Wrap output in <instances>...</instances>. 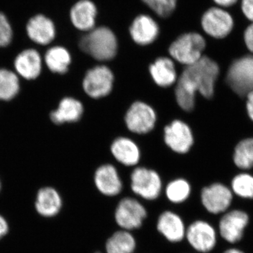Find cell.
I'll list each match as a JSON object with an SVG mask.
<instances>
[{
    "instance_id": "6da1fadb",
    "label": "cell",
    "mask_w": 253,
    "mask_h": 253,
    "mask_svg": "<svg viewBox=\"0 0 253 253\" xmlns=\"http://www.w3.org/2000/svg\"><path fill=\"white\" fill-rule=\"evenodd\" d=\"M219 73L217 63L206 56L186 66L175 89L176 102L180 108L185 111L194 109L196 91L207 99L212 97Z\"/></svg>"
},
{
    "instance_id": "7a4b0ae2",
    "label": "cell",
    "mask_w": 253,
    "mask_h": 253,
    "mask_svg": "<svg viewBox=\"0 0 253 253\" xmlns=\"http://www.w3.org/2000/svg\"><path fill=\"white\" fill-rule=\"evenodd\" d=\"M80 49L100 61H110L117 54L118 40L109 28L100 26L87 32L79 41Z\"/></svg>"
},
{
    "instance_id": "3957f363",
    "label": "cell",
    "mask_w": 253,
    "mask_h": 253,
    "mask_svg": "<svg viewBox=\"0 0 253 253\" xmlns=\"http://www.w3.org/2000/svg\"><path fill=\"white\" fill-rule=\"evenodd\" d=\"M206 41L201 34L195 32L184 33L173 42L169 48L172 59L186 66L199 61L203 56Z\"/></svg>"
},
{
    "instance_id": "277c9868",
    "label": "cell",
    "mask_w": 253,
    "mask_h": 253,
    "mask_svg": "<svg viewBox=\"0 0 253 253\" xmlns=\"http://www.w3.org/2000/svg\"><path fill=\"white\" fill-rule=\"evenodd\" d=\"M226 83L239 96H247L253 91V56L234 61L228 71Z\"/></svg>"
},
{
    "instance_id": "5b68a950",
    "label": "cell",
    "mask_w": 253,
    "mask_h": 253,
    "mask_svg": "<svg viewBox=\"0 0 253 253\" xmlns=\"http://www.w3.org/2000/svg\"><path fill=\"white\" fill-rule=\"evenodd\" d=\"M147 217L146 208L139 201L126 197L118 203L114 213L115 221L121 229L131 231L139 229Z\"/></svg>"
},
{
    "instance_id": "8992f818",
    "label": "cell",
    "mask_w": 253,
    "mask_h": 253,
    "mask_svg": "<svg viewBox=\"0 0 253 253\" xmlns=\"http://www.w3.org/2000/svg\"><path fill=\"white\" fill-rule=\"evenodd\" d=\"M185 238L196 252L208 253L215 249L217 232L211 223L198 219L186 228Z\"/></svg>"
},
{
    "instance_id": "52a82bcc",
    "label": "cell",
    "mask_w": 253,
    "mask_h": 253,
    "mask_svg": "<svg viewBox=\"0 0 253 253\" xmlns=\"http://www.w3.org/2000/svg\"><path fill=\"white\" fill-rule=\"evenodd\" d=\"M249 222V214L246 211L239 209L229 210L222 214L219 221V235L228 244H237L244 238Z\"/></svg>"
},
{
    "instance_id": "ba28073f",
    "label": "cell",
    "mask_w": 253,
    "mask_h": 253,
    "mask_svg": "<svg viewBox=\"0 0 253 253\" xmlns=\"http://www.w3.org/2000/svg\"><path fill=\"white\" fill-rule=\"evenodd\" d=\"M201 24L208 36L216 39H222L232 32L234 20L230 13L224 8L214 6L203 14Z\"/></svg>"
},
{
    "instance_id": "9c48e42d",
    "label": "cell",
    "mask_w": 253,
    "mask_h": 253,
    "mask_svg": "<svg viewBox=\"0 0 253 253\" xmlns=\"http://www.w3.org/2000/svg\"><path fill=\"white\" fill-rule=\"evenodd\" d=\"M131 189L142 199L154 201L162 191V181L156 171L137 168L131 174Z\"/></svg>"
},
{
    "instance_id": "30bf717a",
    "label": "cell",
    "mask_w": 253,
    "mask_h": 253,
    "mask_svg": "<svg viewBox=\"0 0 253 253\" xmlns=\"http://www.w3.org/2000/svg\"><path fill=\"white\" fill-rule=\"evenodd\" d=\"M114 77L112 71L106 66H98L89 70L83 80V89L93 99H100L112 90Z\"/></svg>"
},
{
    "instance_id": "8fae6325",
    "label": "cell",
    "mask_w": 253,
    "mask_h": 253,
    "mask_svg": "<svg viewBox=\"0 0 253 253\" xmlns=\"http://www.w3.org/2000/svg\"><path fill=\"white\" fill-rule=\"evenodd\" d=\"M201 200L207 212L212 214H224L232 204V191L224 184L215 183L202 190Z\"/></svg>"
},
{
    "instance_id": "7c38bea8",
    "label": "cell",
    "mask_w": 253,
    "mask_h": 253,
    "mask_svg": "<svg viewBox=\"0 0 253 253\" xmlns=\"http://www.w3.org/2000/svg\"><path fill=\"white\" fill-rule=\"evenodd\" d=\"M156 122L154 110L141 101L131 105L126 116V126L136 134H146L154 129Z\"/></svg>"
},
{
    "instance_id": "4fadbf2b",
    "label": "cell",
    "mask_w": 253,
    "mask_h": 253,
    "mask_svg": "<svg viewBox=\"0 0 253 253\" xmlns=\"http://www.w3.org/2000/svg\"><path fill=\"white\" fill-rule=\"evenodd\" d=\"M26 31L32 42L41 46L51 44L56 36L54 21L46 15L42 14L35 15L28 20Z\"/></svg>"
},
{
    "instance_id": "5bb4252c",
    "label": "cell",
    "mask_w": 253,
    "mask_h": 253,
    "mask_svg": "<svg viewBox=\"0 0 253 253\" xmlns=\"http://www.w3.org/2000/svg\"><path fill=\"white\" fill-rule=\"evenodd\" d=\"M165 141L174 152L186 154L192 146L194 138L188 125L176 120L165 128Z\"/></svg>"
},
{
    "instance_id": "9a60e30c",
    "label": "cell",
    "mask_w": 253,
    "mask_h": 253,
    "mask_svg": "<svg viewBox=\"0 0 253 253\" xmlns=\"http://www.w3.org/2000/svg\"><path fill=\"white\" fill-rule=\"evenodd\" d=\"M14 66L18 76L27 81H33L41 76L42 59L38 50L29 48L23 50L16 56Z\"/></svg>"
},
{
    "instance_id": "2e32d148",
    "label": "cell",
    "mask_w": 253,
    "mask_h": 253,
    "mask_svg": "<svg viewBox=\"0 0 253 253\" xmlns=\"http://www.w3.org/2000/svg\"><path fill=\"white\" fill-rule=\"evenodd\" d=\"M157 22L149 15L136 16L129 26V34L132 41L139 45H149L157 39L159 35Z\"/></svg>"
},
{
    "instance_id": "e0dca14e",
    "label": "cell",
    "mask_w": 253,
    "mask_h": 253,
    "mask_svg": "<svg viewBox=\"0 0 253 253\" xmlns=\"http://www.w3.org/2000/svg\"><path fill=\"white\" fill-rule=\"evenodd\" d=\"M156 227L158 232L169 242L179 243L185 238V224L182 218L172 211H167L161 213Z\"/></svg>"
},
{
    "instance_id": "ac0fdd59",
    "label": "cell",
    "mask_w": 253,
    "mask_h": 253,
    "mask_svg": "<svg viewBox=\"0 0 253 253\" xmlns=\"http://www.w3.org/2000/svg\"><path fill=\"white\" fill-rule=\"evenodd\" d=\"M97 8L91 0H79L70 10V19L76 29L89 32L94 29Z\"/></svg>"
},
{
    "instance_id": "d6986e66",
    "label": "cell",
    "mask_w": 253,
    "mask_h": 253,
    "mask_svg": "<svg viewBox=\"0 0 253 253\" xmlns=\"http://www.w3.org/2000/svg\"><path fill=\"white\" fill-rule=\"evenodd\" d=\"M94 183L101 194L106 196H117L122 191L123 184L116 168L104 165L95 172Z\"/></svg>"
},
{
    "instance_id": "ffe728a7",
    "label": "cell",
    "mask_w": 253,
    "mask_h": 253,
    "mask_svg": "<svg viewBox=\"0 0 253 253\" xmlns=\"http://www.w3.org/2000/svg\"><path fill=\"white\" fill-rule=\"evenodd\" d=\"M62 199L54 188L46 186L38 191L37 194L36 209L38 214L44 217L57 215L62 208Z\"/></svg>"
},
{
    "instance_id": "44dd1931",
    "label": "cell",
    "mask_w": 253,
    "mask_h": 253,
    "mask_svg": "<svg viewBox=\"0 0 253 253\" xmlns=\"http://www.w3.org/2000/svg\"><path fill=\"white\" fill-rule=\"evenodd\" d=\"M83 104L72 97L63 98L57 109L50 113V120L56 125L77 122L83 114Z\"/></svg>"
},
{
    "instance_id": "7402d4cb",
    "label": "cell",
    "mask_w": 253,
    "mask_h": 253,
    "mask_svg": "<svg viewBox=\"0 0 253 253\" xmlns=\"http://www.w3.org/2000/svg\"><path fill=\"white\" fill-rule=\"evenodd\" d=\"M111 152L115 158L126 166H135L140 158V152L135 143L126 137H120L113 141Z\"/></svg>"
},
{
    "instance_id": "603a6c76",
    "label": "cell",
    "mask_w": 253,
    "mask_h": 253,
    "mask_svg": "<svg viewBox=\"0 0 253 253\" xmlns=\"http://www.w3.org/2000/svg\"><path fill=\"white\" fill-rule=\"evenodd\" d=\"M150 73L158 86L168 87L176 82V72L172 60L160 57L150 66Z\"/></svg>"
},
{
    "instance_id": "cb8c5ba5",
    "label": "cell",
    "mask_w": 253,
    "mask_h": 253,
    "mask_svg": "<svg viewBox=\"0 0 253 253\" xmlns=\"http://www.w3.org/2000/svg\"><path fill=\"white\" fill-rule=\"evenodd\" d=\"M71 61V54L62 46H51L44 55L46 67L51 72L57 74L63 75L67 73Z\"/></svg>"
},
{
    "instance_id": "d4e9b609",
    "label": "cell",
    "mask_w": 253,
    "mask_h": 253,
    "mask_svg": "<svg viewBox=\"0 0 253 253\" xmlns=\"http://www.w3.org/2000/svg\"><path fill=\"white\" fill-rule=\"evenodd\" d=\"M136 248L134 236L123 229L113 233L105 244L106 253H134Z\"/></svg>"
},
{
    "instance_id": "484cf974",
    "label": "cell",
    "mask_w": 253,
    "mask_h": 253,
    "mask_svg": "<svg viewBox=\"0 0 253 253\" xmlns=\"http://www.w3.org/2000/svg\"><path fill=\"white\" fill-rule=\"evenodd\" d=\"M20 89L18 75L6 68H0V101H11L16 97Z\"/></svg>"
},
{
    "instance_id": "4316f807",
    "label": "cell",
    "mask_w": 253,
    "mask_h": 253,
    "mask_svg": "<svg viewBox=\"0 0 253 253\" xmlns=\"http://www.w3.org/2000/svg\"><path fill=\"white\" fill-rule=\"evenodd\" d=\"M191 191V186L187 181L177 179L168 184L166 189V197L172 204H181L189 199Z\"/></svg>"
},
{
    "instance_id": "83f0119b",
    "label": "cell",
    "mask_w": 253,
    "mask_h": 253,
    "mask_svg": "<svg viewBox=\"0 0 253 253\" xmlns=\"http://www.w3.org/2000/svg\"><path fill=\"white\" fill-rule=\"evenodd\" d=\"M234 161L241 169H251L253 166V138L241 141L236 146Z\"/></svg>"
},
{
    "instance_id": "f1b7e54d",
    "label": "cell",
    "mask_w": 253,
    "mask_h": 253,
    "mask_svg": "<svg viewBox=\"0 0 253 253\" xmlns=\"http://www.w3.org/2000/svg\"><path fill=\"white\" fill-rule=\"evenodd\" d=\"M233 192L244 199H253V176L249 174H240L231 181Z\"/></svg>"
},
{
    "instance_id": "f546056e",
    "label": "cell",
    "mask_w": 253,
    "mask_h": 253,
    "mask_svg": "<svg viewBox=\"0 0 253 253\" xmlns=\"http://www.w3.org/2000/svg\"><path fill=\"white\" fill-rule=\"evenodd\" d=\"M150 9L161 18H168L176 9L177 0H141Z\"/></svg>"
},
{
    "instance_id": "4dcf8cb0",
    "label": "cell",
    "mask_w": 253,
    "mask_h": 253,
    "mask_svg": "<svg viewBox=\"0 0 253 253\" xmlns=\"http://www.w3.org/2000/svg\"><path fill=\"white\" fill-rule=\"evenodd\" d=\"M14 38V32L9 18L0 11V48L11 44Z\"/></svg>"
},
{
    "instance_id": "1f68e13d",
    "label": "cell",
    "mask_w": 253,
    "mask_h": 253,
    "mask_svg": "<svg viewBox=\"0 0 253 253\" xmlns=\"http://www.w3.org/2000/svg\"><path fill=\"white\" fill-rule=\"evenodd\" d=\"M241 9L245 17L253 23V0H241Z\"/></svg>"
},
{
    "instance_id": "d6a6232c",
    "label": "cell",
    "mask_w": 253,
    "mask_h": 253,
    "mask_svg": "<svg viewBox=\"0 0 253 253\" xmlns=\"http://www.w3.org/2000/svg\"><path fill=\"white\" fill-rule=\"evenodd\" d=\"M245 44L250 51L253 53V23L250 24L244 31Z\"/></svg>"
},
{
    "instance_id": "836d02e7",
    "label": "cell",
    "mask_w": 253,
    "mask_h": 253,
    "mask_svg": "<svg viewBox=\"0 0 253 253\" xmlns=\"http://www.w3.org/2000/svg\"><path fill=\"white\" fill-rule=\"evenodd\" d=\"M9 231V224L2 216L0 215V239L4 237Z\"/></svg>"
},
{
    "instance_id": "e575fe53",
    "label": "cell",
    "mask_w": 253,
    "mask_h": 253,
    "mask_svg": "<svg viewBox=\"0 0 253 253\" xmlns=\"http://www.w3.org/2000/svg\"><path fill=\"white\" fill-rule=\"evenodd\" d=\"M213 1L217 5V6L225 9V8L234 6L237 2L238 0H213Z\"/></svg>"
},
{
    "instance_id": "d590c367",
    "label": "cell",
    "mask_w": 253,
    "mask_h": 253,
    "mask_svg": "<svg viewBox=\"0 0 253 253\" xmlns=\"http://www.w3.org/2000/svg\"><path fill=\"white\" fill-rule=\"evenodd\" d=\"M247 110L250 118L253 121V91L247 95Z\"/></svg>"
},
{
    "instance_id": "8d00e7d4",
    "label": "cell",
    "mask_w": 253,
    "mask_h": 253,
    "mask_svg": "<svg viewBox=\"0 0 253 253\" xmlns=\"http://www.w3.org/2000/svg\"><path fill=\"white\" fill-rule=\"evenodd\" d=\"M222 253H245V252L237 248H230V249H226Z\"/></svg>"
},
{
    "instance_id": "74e56055",
    "label": "cell",
    "mask_w": 253,
    "mask_h": 253,
    "mask_svg": "<svg viewBox=\"0 0 253 253\" xmlns=\"http://www.w3.org/2000/svg\"><path fill=\"white\" fill-rule=\"evenodd\" d=\"M1 181H0V190H1Z\"/></svg>"
},
{
    "instance_id": "f35d334b",
    "label": "cell",
    "mask_w": 253,
    "mask_h": 253,
    "mask_svg": "<svg viewBox=\"0 0 253 253\" xmlns=\"http://www.w3.org/2000/svg\"><path fill=\"white\" fill-rule=\"evenodd\" d=\"M100 253V252H96V253Z\"/></svg>"
}]
</instances>
